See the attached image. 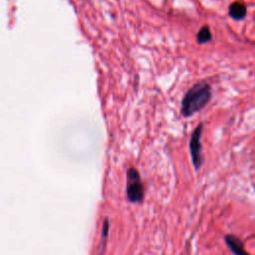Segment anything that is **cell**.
Segmentation results:
<instances>
[{"instance_id":"obj_1","label":"cell","mask_w":255,"mask_h":255,"mask_svg":"<svg viewBox=\"0 0 255 255\" xmlns=\"http://www.w3.org/2000/svg\"><path fill=\"white\" fill-rule=\"evenodd\" d=\"M211 99V88L206 82H198L187 90L181 100V114L190 117L200 111Z\"/></svg>"},{"instance_id":"obj_2","label":"cell","mask_w":255,"mask_h":255,"mask_svg":"<svg viewBox=\"0 0 255 255\" xmlns=\"http://www.w3.org/2000/svg\"><path fill=\"white\" fill-rule=\"evenodd\" d=\"M127 195L132 203L141 202L144 196L140 174L135 167H129L127 171Z\"/></svg>"},{"instance_id":"obj_3","label":"cell","mask_w":255,"mask_h":255,"mask_svg":"<svg viewBox=\"0 0 255 255\" xmlns=\"http://www.w3.org/2000/svg\"><path fill=\"white\" fill-rule=\"evenodd\" d=\"M203 125L199 124L193 130L189 140V152L194 169L197 171L202 165V146L200 143Z\"/></svg>"},{"instance_id":"obj_4","label":"cell","mask_w":255,"mask_h":255,"mask_svg":"<svg viewBox=\"0 0 255 255\" xmlns=\"http://www.w3.org/2000/svg\"><path fill=\"white\" fill-rule=\"evenodd\" d=\"M224 240H225V243L227 244V246L229 247V249L234 254L247 255V252L243 248V243L237 236H235L233 234H227V235H225Z\"/></svg>"},{"instance_id":"obj_5","label":"cell","mask_w":255,"mask_h":255,"mask_svg":"<svg viewBox=\"0 0 255 255\" xmlns=\"http://www.w3.org/2000/svg\"><path fill=\"white\" fill-rule=\"evenodd\" d=\"M229 16L234 20H242L246 16V7L244 4L239 2H234L229 6Z\"/></svg>"},{"instance_id":"obj_6","label":"cell","mask_w":255,"mask_h":255,"mask_svg":"<svg viewBox=\"0 0 255 255\" xmlns=\"http://www.w3.org/2000/svg\"><path fill=\"white\" fill-rule=\"evenodd\" d=\"M211 38H212V35H211V32H210L208 26L201 27L196 35V40L199 44L208 43L211 40Z\"/></svg>"},{"instance_id":"obj_7","label":"cell","mask_w":255,"mask_h":255,"mask_svg":"<svg viewBox=\"0 0 255 255\" xmlns=\"http://www.w3.org/2000/svg\"><path fill=\"white\" fill-rule=\"evenodd\" d=\"M108 233H109V219L106 218L104 220V223H103V227H102V248H105V243H106V240H107V237H108Z\"/></svg>"}]
</instances>
